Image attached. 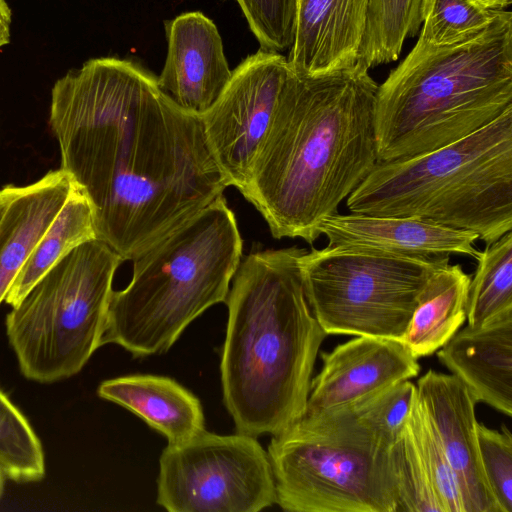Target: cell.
<instances>
[{
	"mask_svg": "<svg viewBox=\"0 0 512 512\" xmlns=\"http://www.w3.org/2000/svg\"><path fill=\"white\" fill-rule=\"evenodd\" d=\"M12 14L7 0H0V49L9 44Z\"/></svg>",
	"mask_w": 512,
	"mask_h": 512,
	"instance_id": "31",
	"label": "cell"
},
{
	"mask_svg": "<svg viewBox=\"0 0 512 512\" xmlns=\"http://www.w3.org/2000/svg\"><path fill=\"white\" fill-rule=\"evenodd\" d=\"M243 240L223 195L133 261L126 288L113 291L102 345L143 357L165 353L209 307L225 302Z\"/></svg>",
	"mask_w": 512,
	"mask_h": 512,
	"instance_id": "5",
	"label": "cell"
},
{
	"mask_svg": "<svg viewBox=\"0 0 512 512\" xmlns=\"http://www.w3.org/2000/svg\"><path fill=\"white\" fill-rule=\"evenodd\" d=\"M49 125L65 171L89 199L97 239L134 260L227 188L200 115L136 63L93 58L58 78Z\"/></svg>",
	"mask_w": 512,
	"mask_h": 512,
	"instance_id": "1",
	"label": "cell"
},
{
	"mask_svg": "<svg viewBox=\"0 0 512 512\" xmlns=\"http://www.w3.org/2000/svg\"><path fill=\"white\" fill-rule=\"evenodd\" d=\"M470 281L460 264L447 263L432 273L400 339L414 357L435 353L464 324Z\"/></svg>",
	"mask_w": 512,
	"mask_h": 512,
	"instance_id": "20",
	"label": "cell"
},
{
	"mask_svg": "<svg viewBox=\"0 0 512 512\" xmlns=\"http://www.w3.org/2000/svg\"><path fill=\"white\" fill-rule=\"evenodd\" d=\"M0 466L6 477L34 482L45 475L41 442L25 416L0 390Z\"/></svg>",
	"mask_w": 512,
	"mask_h": 512,
	"instance_id": "24",
	"label": "cell"
},
{
	"mask_svg": "<svg viewBox=\"0 0 512 512\" xmlns=\"http://www.w3.org/2000/svg\"><path fill=\"white\" fill-rule=\"evenodd\" d=\"M304 414L353 406L420 372L418 358L397 340L356 336L321 353Z\"/></svg>",
	"mask_w": 512,
	"mask_h": 512,
	"instance_id": "12",
	"label": "cell"
},
{
	"mask_svg": "<svg viewBox=\"0 0 512 512\" xmlns=\"http://www.w3.org/2000/svg\"><path fill=\"white\" fill-rule=\"evenodd\" d=\"M475 5L488 10H505L512 0H469Z\"/></svg>",
	"mask_w": 512,
	"mask_h": 512,
	"instance_id": "32",
	"label": "cell"
},
{
	"mask_svg": "<svg viewBox=\"0 0 512 512\" xmlns=\"http://www.w3.org/2000/svg\"><path fill=\"white\" fill-rule=\"evenodd\" d=\"M98 395L143 419L168 444L190 439L205 429L199 399L174 379L136 374L103 381Z\"/></svg>",
	"mask_w": 512,
	"mask_h": 512,
	"instance_id": "19",
	"label": "cell"
},
{
	"mask_svg": "<svg viewBox=\"0 0 512 512\" xmlns=\"http://www.w3.org/2000/svg\"><path fill=\"white\" fill-rule=\"evenodd\" d=\"M477 440L482 470L499 512H512V435L477 422Z\"/></svg>",
	"mask_w": 512,
	"mask_h": 512,
	"instance_id": "29",
	"label": "cell"
},
{
	"mask_svg": "<svg viewBox=\"0 0 512 512\" xmlns=\"http://www.w3.org/2000/svg\"><path fill=\"white\" fill-rule=\"evenodd\" d=\"M165 33L167 56L157 77L158 86L181 108L201 116L232 76L220 33L214 22L198 11L166 21Z\"/></svg>",
	"mask_w": 512,
	"mask_h": 512,
	"instance_id": "14",
	"label": "cell"
},
{
	"mask_svg": "<svg viewBox=\"0 0 512 512\" xmlns=\"http://www.w3.org/2000/svg\"><path fill=\"white\" fill-rule=\"evenodd\" d=\"M449 260L361 248H311L301 258L304 292L327 335L400 341L428 279Z\"/></svg>",
	"mask_w": 512,
	"mask_h": 512,
	"instance_id": "9",
	"label": "cell"
},
{
	"mask_svg": "<svg viewBox=\"0 0 512 512\" xmlns=\"http://www.w3.org/2000/svg\"><path fill=\"white\" fill-rule=\"evenodd\" d=\"M11 193V184H8L0 189V218L2 217L5 208L8 204Z\"/></svg>",
	"mask_w": 512,
	"mask_h": 512,
	"instance_id": "33",
	"label": "cell"
},
{
	"mask_svg": "<svg viewBox=\"0 0 512 512\" xmlns=\"http://www.w3.org/2000/svg\"><path fill=\"white\" fill-rule=\"evenodd\" d=\"M290 71L285 56L260 49L232 71L220 97L201 115L208 145L227 187L241 192L248 184Z\"/></svg>",
	"mask_w": 512,
	"mask_h": 512,
	"instance_id": "11",
	"label": "cell"
},
{
	"mask_svg": "<svg viewBox=\"0 0 512 512\" xmlns=\"http://www.w3.org/2000/svg\"><path fill=\"white\" fill-rule=\"evenodd\" d=\"M416 388L456 477L465 512H499L481 466L478 402L470 390L453 374L432 369L418 379Z\"/></svg>",
	"mask_w": 512,
	"mask_h": 512,
	"instance_id": "13",
	"label": "cell"
},
{
	"mask_svg": "<svg viewBox=\"0 0 512 512\" xmlns=\"http://www.w3.org/2000/svg\"><path fill=\"white\" fill-rule=\"evenodd\" d=\"M94 239L97 237L91 203L73 183L67 199L32 249L4 301L11 307L16 306L58 262L78 246Z\"/></svg>",
	"mask_w": 512,
	"mask_h": 512,
	"instance_id": "21",
	"label": "cell"
},
{
	"mask_svg": "<svg viewBox=\"0 0 512 512\" xmlns=\"http://www.w3.org/2000/svg\"><path fill=\"white\" fill-rule=\"evenodd\" d=\"M6 474L2 467L0 466V498L2 496L3 490H4V483H5Z\"/></svg>",
	"mask_w": 512,
	"mask_h": 512,
	"instance_id": "34",
	"label": "cell"
},
{
	"mask_svg": "<svg viewBox=\"0 0 512 512\" xmlns=\"http://www.w3.org/2000/svg\"><path fill=\"white\" fill-rule=\"evenodd\" d=\"M397 490V512H446L414 436L406 426L391 446Z\"/></svg>",
	"mask_w": 512,
	"mask_h": 512,
	"instance_id": "26",
	"label": "cell"
},
{
	"mask_svg": "<svg viewBox=\"0 0 512 512\" xmlns=\"http://www.w3.org/2000/svg\"><path fill=\"white\" fill-rule=\"evenodd\" d=\"M346 204L350 213L417 217L491 244L512 231V108L456 142L378 162Z\"/></svg>",
	"mask_w": 512,
	"mask_h": 512,
	"instance_id": "6",
	"label": "cell"
},
{
	"mask_svg": "<svg viewBox=\"0 0 512 512\" xmlns=\"http://www.w3.org/2000/svg\"><path fill=\"white\" fill-rule=\"evenodd\" d=\"M424 464L446 512H465L456 477L438 434L421 406L418 396L407 420Z\"/></svg>",
	"mask_w": 512,
	"mask_h": 512,
	"instance_id": "27",
	"label": "cell"
},
{
	"mask_svg": "<svg viewBox=\"0 0 512 512\" xmlns=\"http://www.w3.org/2000/svg\"><path fill=\"white\" fill-rule=\"evenodd\" d=\"M72 184L69 175L60 168L25 186L11 184L10 198L0 218V304L58 214Z\"/></svg>",
	"mask_w": 512,
	"mask_h": 512,
	"instance_id": "18",
	"label": "cell"
},
{
	"mask_svg": "<svg viewBox=\"0 0 512 512\" xmlns=\"http://www.w3.org/2000/svg\"><path fill=\"white\" fill-rule=\"evenodd\" d=\"M159 464L157 503L170 512H257L276 502L268 453L247 434L204 429L168 444Z\"/></svg>",
	"mask_w": 512,
	"mask_h": 512,
	"instance_id": "10",
	"label": "cell"
},
{
	"mask_svg": "<svg viewBox=\"0 0 512 512\" xmlns=\"http://www.w3.org/2000/svg\"><path fill=\"white\" fill-rule=\"evenodd\" d=\"M500 11L469 0H424L418 38L438 46L464 42L485 31Z\"/></svg>",
	"mask_w": 512,
	"mask_h": 512,
	"instance_id": "25",
	"label": "cell"
},
{
	"mask_svg": "<svg viewBox=\"0 0 512 512\" xmlns=\"http://www.w3.org/2000/svg\"><path fill=\"white\" fill-rule=\"evenodd\" d=\"M261 49L281 53L294 37L296 0H236Z\"/></svg>",
	"mask_w": 512,
	"mask_h": 512,
	"instance_id": "30",
	"label": "cell"
},
{
	"mask_svg": "<svg viewBox=\"0 0 512 512\" xmlns=\"http://www.w3.org/2000/svg\"><path fill=\"white\" fill-rule=\"evenodd\" d=\"M391 446L352 406L304 414L268 447L275 503L291 512H397Z\"/></svg>",
	"mask_w": 512,
	"mask_h": 512,
	"instance_id": "7",
	"label": "cell"
},
{
	"mask_svg": "<svg viewBox=\"0 0 512 512\" xmlns=\"http://www.w3.org/2000/svg\"><path fill=\"white\" fill-rule=\"evenodd\" d=\"M354 66L320 75L290 71L240 192L276 239L313 244L319 228L377 165L378 84Z\"/></svg>",
	"mask_w": 512,
	"mask_h": 512,
	"instance_id": "2",
	"label": "cell"
},
{
	"mask_svg": "<svg viewBox=\"0 0 512 512\" xmlns=\"http://www.w3.org/2000/svg\"><path fill=\"white\" fill-rule=\"evenodd\" d=\"M305 250L252 251L232 279L220 370L223 401L238 433L275 435L305 413L327 336L305 296Z\"/></svg>",
	"mask_w": 512,
	"mask_h": 512,
	"instance_id": "3",
	"label": "cell"
},
{
	"mask_svg": "<svg viewBox=\"0 0 512 512\" xmlns=\"http://www.w3.org/2000/svg\"><path fill=\"white\" fill-rule=\"evenodd\" d=\"M370 0H296L287 58L299 75H320L358 62Z\"/></svg>",
	"mask_w": 512,
	"mask_h": 512,
	"instance_id": "16",
	"label": "cell"
},
{
	"mask_svg": "<svg viewBox=\"0 0 512 512\" xmlns=\"http://www.w3.org/2000/svg\"><path fill=\"white\" fill-rule=\"evenodd\" d=\"M329 247L361 248L384 253L437 258L466 255L477 258L478 235L417 217L375 216L338 212L319 228Z\"/></svg>",
	"mask_w": 512,
	"mask_h": 512,
	"instance_id": "15",
	"label": "cell"
},
{
	"mask_svg": "<svg viewBox=\"0 0 512 512\" xmlns=\"http://www.w3.org/2000/svg\"><path fill=\"white\" fill-rule=\"evenodd\" d=\"M436 352L477 402L512 416V312L480 327L467 324Z\"/></svg>",
	"mask_w": 512,
	"mask_h": 512,
	"instance_id": "17",
	"label": "cell"
},
{
	"mask_svg": "<svg viewBox=\"0 0 512 512\" xmlns=\"http://www.w3.org/2000/svg\"><path fill=\"white\" fill-rule=\"evenodd\" d=\"M471 278L467 322L480 327L512 312V231L486 244Z\"/></svg>",
	"mask_w": 512,
	"mask_h": 512,
	"instance_id": "22",
	"label": "cell"
},
{
	"mask_svg": "<svg viewBox=\"0 0 512 512\" xmlns=\"http://www.w3.org/2000/svg\"><path fill=\"white\" fill-rule=\"evenodd\" d=\"M124 260L106 243H83L12 307L6 333L21 373L52 383L77 374L102 346L116 270Z\"/></svg>",
	"mask_w": 512,
	"mask_h": 512,
	"instance_id": "8",
	"label": "cell"
},
{
	"mask_svg": "<svg viewBox=\"0 0 512 512\" xmlns=\"http://www.w3.org/2000/svg\"><path fill=\"white\" fill-rule=\"evenodd\" d=\"M424 0H370L358 63L367 69L398 59L421 28Z\"/></svg>",
	"mask_w": 512,
	"mask_h": 512,
	"instance_id": "23",
	"label": "cell"
},
{
	"mask_svg": "<svg viewBox=\"0 0 512 512\" xmlns=\"http://www.w3.org/2000/svg\"><path fill=\"white\" fill-rule=\"evenodd\" d=\"M512 108V13L501 10L478 36L452 45L418 38L378 85L374 128L379 162L456 142Z\"/></svg>",
	"mask_w": 512,
	"mask_h": 512,
	"instance_id": "4",
	"label": "cell"
},
{
	"mask_svg": "<svg viewBox=\"0 0 512 512\" xmlns=\"http://www.w3.org/2000/svg\"><path fill=\"white\" fill-rule=\"evenodd\" d=\"M416 396V384L403 380L352 407L369 427L392 445L406 426Z\"/></svg>",
	"mask_w": 512,
	"mask_h": 512,
	"instance_id": "28",
	"label": "cell"
}]
</instances>
